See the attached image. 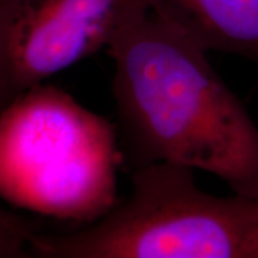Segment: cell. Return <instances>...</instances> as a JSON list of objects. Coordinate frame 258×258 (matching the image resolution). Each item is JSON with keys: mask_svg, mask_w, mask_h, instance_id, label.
I'll return each mask as SVG.
<instances>
[{"mask_svg": "<svg viewBox=\"0 0 258 258\" xmlns=\"http://www.w3.org/2000/svg\"><path fill=\"white\" fill-rule=\"evenodd\" d=\"M149 0H15L0 9V113L20 95L101 49Z\"/></svg>", "mask_w": 258, "mask_h": 258, "instance_id": "obj_4", "label": "cell"}, {"mask_svg": "<svg viewBox=\"0 0 258 258\" xmlns=\"http://www.w3.org/2000/svg\"><path fill=\"white\" fill-rule=\"evenodd\" d=\"M15 0H0V9L2 8H6V6H9L10 3H13Z\"/></svg>", "mask_w": 258, "mask_h": 258, "instance_id": "obj_7", "label": "cell"}, {"mask_svg": "<svg viewBox=\"0 0 258 258\" xmlns=\"http://www.w3.org/2000/svg\"><path fill=\"white\" fill-rule=\"evenodd\" d=\"M37 230L26 220L0 207V258H30Z\"/></svg>", "mask_w": 258, "mask_h": 258, "instance_id": "obj_6", "label": "cell"}, {"mask_svg": "<svg viewBox=\"0 0 258 258\" xmlns=\"http://www.w3.org/2000/svg\"><path fill=\"white\" fill-rule=\"evenodd\" d=\"M132 194L88 227L37 231V258H258V200L217 197L194 169L154 162L131 169Z\"/></svg>", "mask_w": 258, "mask_h": 258, "instance_id": "obj_2", "label": "cell"}, {"mask_svg": "<svg viewBox=\"0 0 258 258\" xmlns=\"http://www.w3.org/2000/svg\"><path fill=\"white\" fill-rule=\"evenodd\" d=\"M151 10L207 52L258 68V0H149Z\"/></svg>", "mask_w": 258, "mask_h": 258, "instance_id": "obj_5", "label": "cell"}, {"mask_svg": "<svg viewBox=\"0 0 258 258\" xmlns=\"http://www.w3.org/2000/svg\"><path fill=\"white\" fill-rule=\"evenodd\" d=\"M116 128L40 83L0 113V198L57 220L92 222L118 204Z\"/></svg>", "mask_w": 258, "mask_h": 258, "instance_id": "obj_3", "label": "cell"}, {"mask_svg": "<svg viewBox=\"0 0 258 258\" xmlns=\"http://www.w3.org/2000/svg\"><path fill=\"white\" fill-rule=\"evenodd\" d=\"M106 52L129 169L182 165L258 200V126L205 49L149 10Z\"/></svg>", "mask_w": 258, "mask_h": 258, "instance_id": "obj_1", "label": "cell"}]
</instances>
